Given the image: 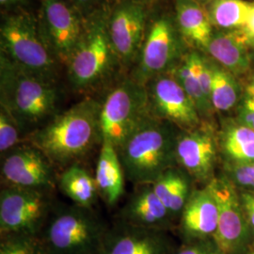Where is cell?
<instances>
[{
    "label": "cell",
    "instance_id": "obj_11",
    "mask_svg": "<svg viewBox=\"0 0 254 254\" xmlns=\"http://www.w3.org/2000/svg\"><path fill=\"white\" fill-rule=\"evenodd\" d=\"M149 16L148 5L134 0H120L109 11V37L125 72L131 71L136 63Z\"/></svg>",
    "mask_w": 254,
    "mask_h": 254
},
{
    "label": "cell",
    "instance_id": "obj_7",
    "mask_svg": "<svg viewBox=\"0 0 254 254\" xmlns=\"http://www.w3.org/2000/svg\"><path fill=\"white\" fill-rule=\"evenodd\" d=\"M150 115L145 86L123 75L100 101L103 139L118 148Z\"/></svg>",
    "mask_w": 254,
    "mask_h": 254
},
{
    "label": "cell",
    "instance_id": "obj_5",
    "mask_svg": "<svg viewBox=\"0 0 254 254\" xmlns=\"http://www.w3.org/2000/svg\"><path fill=\"white\" fill-rule=\"evenodd\" d=\"M1 53L44 81L57 84L64 66L52 52L40 23L29 13L12 12L2 19Z\"/></svg>",
    "mask_w": 254,
    "mask_h": 254
},
{
    "label": "cell",
    "instance_id": "obj_34",
    "mask_svg": "<svg viewBox=\"0 0 254 254\" xmlns=\"http://www.w3.org/2000/svg\"><path fill=\"white\" fill-rule=\"evenodd\" d=\"M242 206L251 225L254 228V192L243 193L241 196Z\"/></svg>",
    "mask_w": 254,
    "mask_h": 254
},
{
    "label": "cell",
    "instance_id": "obj_8",
    "mask_svg": "<svg viewBox=\"0 0 254 254\" xmlns=\"http://www.w3.org/2000/svg\"><path fill=\"white\" fill-rule=\"evenodd\" d=\"M54 190L3 186L0 234L40 236L56 205Z\"/></svg>",
    "mask_w": 254,
    "mask_h": 254
},
{
    "label": "cell",
    "instance_id": "obj_31",
    "mask_svg": "<svg viewBox=\"0 0 254 254\" xmlns=\"http://www.w3.org/2000/svg\"><path fill=\"white\" fill-rule=\"evenodd\" d=\"M235 181L245 188L254 189V161L238 164L234 170Z\"/></svg>",
    "mask_w": 254,
    "mask_h": 254
},
{
    "label": "cell",
    "instance_id": "obj_6",
    "mask_svg": "<svg viewBox=\"0 0 254 254\" xmlns=\"http://www.w3.org/2000/svg\"><path fill=\"white\" fill-rule=\"evenodd\" d=\"M108 229L94 208L57 204L39 236L46 254H99Z\"/></svg>",
    "mask_w": 254,
    "mask_h": 254
},
{
    "label": "cell",
    "instance_id": "obj_27",
    "mask_svg": "<svg viewBox=\"0 0 254 254\" xmlns=\"http://www.w3.org/2000/svg\"><path fill=\"white\" fill-rule=\"evenodd\" d=\"M252 7L242 0H217L211 11L212 23L223 28L245 27Z\"/></svg>",
    "mask_w": 254,
    "mask_h": 254
},
{
    "label": "cell",
    "instance_id": "obj_25",
    "mask_svg": "<svg viewBox=\"0 0 254 254\" xmlns=\"http://www.w3.org/2000/svg\"><path fill=\"white\" fill-rule=\"evenodd\" d=\"M171 73H173V76L181 84L184 90L190 97L200 114V118H207L213 106L205 97L198 76L188 57H186L184 62L176 66V68Z\"/></svg>",
    "mask_w": 254,
    "mask_h": 254
},
{
    "label": "cell",
    "instance_id": "obj_1",
    "mask_svg": "<svg viewBox=\"0 0 254 254\" xmlns=\"http://www.w3.org/2000/svg\"><path fill=\"white\" fill-rule=\"evenodd\" d=\"M99 112L100 101L87 96L60 111L25 141L39 148L57 169L82 163L96 146L102 145Z\"/></svg>",
    "mask_w": 254,
    "mask_h": 254
},
{
    "label": "cell",
    "instance_id": "obj_24",
    "mask_svg": "<svg viewBox=\"0 0 254 254\" xmlns=\"http://www.w3.org/2000/svg\"><path fill=\"white\" fill-rule=\"evenodd\" d=\"M225 154L238 164L254 161V131L244 125L229 128L223 140Z\"/></svg>",
    "mask_w": 254,
    "mask_h": 254
},
{
    "label": "cell",
    "instance_id": "obj_26",
    "mask_svg": "<svg viewBox=\"0 0 254 254\" xmlns=\"http://www.w3.org/2000/svg\"><path fill=\"white\" fill-rule=\"evenodd\" d=\"M211 66V103L214 109L227 111L233 109L238 98V87L233 75L226 70Z\"/></svg>",
    "mask_w": 254,
    "mask_h": 254
},
{
    "label": "cell",
    "instance_id": "obj_9",
    "mask_svg": "<svg viewBox=\"0 0 254 254\" xmlns=\"http://www.w3.org/2000/svg\"><path fill=\"white\" fill-rule=\"evenodd\" d=\"M172 19L166 14L150 15L145 38L136 63L128 73L145 85L155 76L173 72L178 57L177 32Z\"/></svg>",
    "mask_w": 254,
    "mask_h": 254
},
{
    "label": "cell",
    "instance_id": "obj_37",
    "mask_svg": "<svg viewBox=\"0 0 254 254\" xmlns=\"http://www.w3.org/2000/svg\"><path fill=\"white\" fill-rule=\"evenodd\" d=\"M134 1H137V2L144 3V4H147V5H148V1H149V0H134Z\"/></svg>",
    "mask_w": 254,
    "mask_h": 254
},
{
    "label": "cell",
    "instance_id": "obj_28",
    "mask_svg": "<svg viewBox=\"0 0 254 254\" xmlns=\"http://www.w3.org/2000/svg\"><path fill=\"white\" fill-rule=\"evenodd\" d=\"M0 254H46L39 236L11 234L1 236Z\"/></svg>",
    "mask_w": 254,
    "mask_h": 254
},
{
    "label": "cell",
    "instance_id": "obj_2",
    "mask_svg": "<svg viewBox=\"0 0 254 254\" xmlns=\"http://www.w3.org/2000/svg\"><path fill=\"white\" fill-rule=\"evenodd\" d=\"M109 11L103 9L86 17L81 39L64 64L69 86L76 93L90 96L108 90L125 72L109 37Z\"/></svg>",
    "mask_w": 254,
    "mask_h": 254
},
{
    "label": "cell",
    "instance_id": "obj_30",
    "mask_svg": "<svg viewBox=\"0 0 254 254\" xmlns=\"http://www.w3.org/2000/svg\"><path fill=\"white\" fill-rule=\"evenodd\" d=\"M241 125L250 127L254 131V88L250 86L240 109Z\"/></svg>",
    "mask_w": 254,
    "mask_h": 254
},
{
    "label": "cell",
    "instance_id": "obj_12",
    "mask_svg": "<svg viewBox=\"0 0 254 254\" xmlns=\"http://www.w3.org/2000/svg\"><path fill=\"white\" fill-rule=\"evenodd\" d=\"M144 86L152 116L170 122L180 130H192L201 125L194 103L173 73L155 76Z\"/></svg>",
    "mask_w": 254,
    "mask_h": 254
},
{
    "label": "cell",
    "instance_id": "obj_29",
    "mask_svg": "<svg viewBox=\"0 0 254 254\" xmlns=\"http://www.w3.org/2000/svg\"><path fill=\"white\" fill-rule=\"evenodd\" d=\"M25 138L22 135L15 121L9 113L0 108V154L8 153L14 147L24 142Z\"/></svg>",
    "mask_w": 254,
    "mask_h": 254
},
{
    "label": "cell",
    "instance_id": "obj_36",
    "mask_svg": "<svg viewBox=\"0 0 254 254\" xmlns=\"http://www.w3.org/2000/svg\"><path fill=\"white\" fill-rule=\"evenodd\" d=\"M22 1H24V0H0V4H1V6H9V5L17 4Z\"/></svg>",
    "mask_w": 254,
    "mask_h": 254
},
{
    "label": "cell",
    "instance_id": "obj_17",
    "mask_svg": "<svg viewBox=\"0 0 254 254\" xmlns=\"http://www.w3.org/2000/svg\"><path fill=\"white\" fill-rule=\"evenodd\" d=\"M173 216L156 196L153 184L139 185L120 212L119 219L138 227L163 230Z\"/></svg>",
    "mask_w": 254,
    "mask_h": 254
},
{
    "label": "cell",
    "instance_id": "obj_40",
    "mask_svg": "<svg viewBox=\"0 0 254 254\" xmlns=\"http://www.w3.org/2000/svg\"><path fill=\"white\" fill-rule=\"evenodd\" d=\"M253 86H254V85H253Z\"/></svg>",
    "mask_w": 254,
    "mask_h": 254
},
{
    "label": "cell",
    "instance_id": "obj_15",
    "mask_svg": "<svg viewBox=\"0 0 254 254\" xmlns=\"http://www.w3.org/2000/svg\"><path fill=\"white\" fill-rule=\"evenodd\" d=\"M176 164L192 179L207 183L213 179L217 159L216 139L210 128L200 125L192 130H180L175 146Z\"/></svg>",
    "mask_w": 254,
    "mask_h": 254
},
{
    "label": "cell",
    "instance_id": "obj_21",
    "mask_svg": "<svg viewBox=\"0 0 254 254\" xmlns=\"http://www.w3.org/2000/svg\"><path fill=\"white\" fill-rule=\"evenodd\" d=\"M58 188L76 204L86 208H94L100 198L94 175L82 163L73 164L59 174Z\"/></svg>",
    "mask_w": 254,
    "mask_h": 254
},
{
    "label": "cell",
    "instance_id": "obj_39",
    "mask_svg": "<svg viewBox=\"0 0 254 254\" xmlns=\"http://www.w3.org/2000/svg\"><path fill=\"white\" fill-rule=\"evenodd\" d=\"M119 1H120V0H117V2H119Z\"/></svg>",
    "mask_w": 254,
    "mask_h": 254
},
{
    "label": "cell",
    "instance_id": "obj_19",
    "mask_svg": "<svg viewBox=\"0 0 254 254\" xmlns=\"http://www.w3.org/2000/svg\"><path fill=\"white\" fill-rule=\"evenodd\" d=\"M94 178L100 198L110 207L116 205L125 194L127 178L117 149L105 139L100 146Z\"/></svg>",
    "mask_w": 254,
    "mask_h": 254
},
{
    "label": "cell",
    "instance_id": "obj_35",
    "mask_svg": "<svg viewBox=\"0 0 254 254\" xmlns=\"http://www.w3.org/2000/svg\"><path fill=\"white\" fill-rule=\"evenodd\" d=\"M246 31L249 33V35L254 38V5H253L249 17L247 20L245 25Z\"/></svg>",
    "mask_w": 254,
    "mask_h": 254
},
{
    "label": "cell",
    "instance_id": "obj_18",
    "mask_svg": "<svg viewBox=\"0 0 254 254\" xmlns=\"http://www.w3.org/2000/svg\"><path fill=\"white\" fill-rule=\"evenodd\" d=\"M218 205L208 186L192 191L181 214L184 236L194 241L213 238L218 229Z\"/></svg>",
    "mask_w": 254,
    "mask_h": 254
},
{
    "label": "cell",
    "instance_id": "obj_3",
    "mask_svg": "<svg viewBox=\"0 0 254 254\" xmlns=\"http://www.w3.org/2000/svg\"><path fill=\"white\" fill-rule=\"evenodd\" d=\"M61 91L57 84L27 73L0 54V105L27 136L60 112Z\"/></svg>",
    "mask_w": 254,
    "mask_h": 254
},
{
    "label": "cell",
    "instance_id": "obj_23",
    "mask_svg": "<svg viewBox=\"0 0 254 254\" xmlns=\"http://www.w3.org/2000/svg\"><path fill=\"white\" fill-rule=\"evenodd\" d=\"M190 176L181 168L173 167L153 183L156 196L173 217L181 215L191 193Z\"/></svg>",
    "mask_w": 254,
    "mask_h": 254
},
{
    "label": "cell",
    "instance_id": "obj_13",
    "mask_svg": "<svg viewBox=\"0 0 254 254\" xmlns=\"http://www.w3.org/2000/svg\"><path fill=\"white\" fill-rule=\"evenodd\" d=\"M39 23L52 52L64 66L81 39L86 17L68 0H42Z\"/></svg>",
    "mask_w": 254,
    "mask_h": 254
},
{
    "label": "cell",
    "instance_id": "obj_20",
    "mask_svg": "<svg viewBox=\"0 0 254 254\" xmlns=\"http://www.w3.org/2000/svg\"><path fill=\"white\" fill-rule=\"evenodd\" d=\"M247 31H233L213 37L207 50L217 62L232 73H245L250 68Z\"/></svg>",
    "mask_w": 254,
    "mask_h": 254
},
{
    "label": "cell",
    "instance_id": "obj_14",
    "mask_svg": "<svg viewBox=\"0 0 254 254\" xmlns=\"http://www.w3.org/2000/svg\"><path fill=\"white\" fill-rule=\"evenodd\" d=\"M207 186L218 205V229L213 241L221 254H233L243 244L247 236L242 202L233 185L225 178H213Z\"/></svg>",
    "mask_w": 254,
    "mask_h": 254
},
{
    "label": "cell",
    "instance_id": "obj_38",
    "mask_svg": "<svg viewBox=\"0 0 254 254\" xmlns=\"http://www.w3.org/2000/svg\"><path fill=\"white\" fill-rule=\"evenodd\" d=\"M200 1H211V0H200Z\"/></svg>",
    "mask_w": 254,
    "mask_h": 254
},
{
    "label": "cell",
    "instance_id": "obj_33",
    "mask_svg": "<svg viewBox=\"0 0 254 254\" xmlns=\"http://www.w3.org/2000/svg\"><path fill=\"white\" fill-rule=\"evenodd\" d=\"M74 7L81 11L85 17H88L94 12L107 9L104 7L106 0H68Z\"/></svg>",
    "mask_w": 254,
    "mask_h": 254
},
{
    "label": "cell",
    "instance_id": "obj_4",
    "mask_svg": "<svg viewBox=\"0 0 254 254\" xmlns=\"http://www.w3.org/2000/svg\"><path fill=\"white\" fill-rule=\"evenodd\" d=\"M176 128L170 122L150 115L116 148L127 180L135 187L153 184L177 166L175 146L179 132Z\"/></svg>",
    "mask_w": 254,
    "mask_h": 254
},
{
    "label": "cell",
    "instance_id": "obj_22",
    "mask_svg": "<svg viewBox=\"0 0 254 254\" xmlns=\"http://www.w3.org/2000/svg\"><path fill=\"white\" fill-rule=\"evenodd\" d=\"M176 21L182 36L207 49L213 38L212 19L196 0H177Z\"/></svg>",
    "mask_w": 254,
    "mask_h": 254
},
{
    "label": "cell",
    "instance_id": "obj_10",
    "mask_svg": "<svg viewBox=\"0 0 254 254\" xmlns=\"http://www.w3.org/2000/svg\"><path fill=\"white\" fill-rule=\"evenodd\" d=\"M58 169L36 146L24 141L1 155L3 186L55 190Z\"/></svg>",
    "mask_w": 254,
    "mask_h": 254
},
{
    "label": "cell",
    "instance_id": "obj_32",
    "mask_svg": "<svg viewBox=\"0 0 254 254\" xmlns=\"http://www.w3.org/2000/svg\"><path fill=\"white\" fill-rule=\"evenodd\" d=\"M175 254H222L218 249L215 242L211 243L207 240H200L190 245L183 248Z\"/></svg>",
    "mask_w": 254,
    "mask_h": 254
},
{
    "label": "cell",
    "instance_id": "obj_16",
    "mask_svg": "<svg viewBox=\"0 0 254 254\" xmlns=\"http://www.w3.org/2000/svg\"><path fill=\"white\" fill-rule=\"evenodd\" d=\"M162 230L138 227L121 219L109 227L99 254H168Z\"/></svg>",
    "mask_w": 254,
    "mask_h": 254
}]
</instances>
